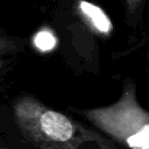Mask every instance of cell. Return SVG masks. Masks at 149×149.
<instances>
[{
	"label": "cell",
	"instance_id": "6da1fadb",
	"mask_svg": "<svg viewBox=\"0 0 149 149\" xmlns=\"http://www.w3.org/2000/svg\"><path fill=\"white\" fill-rule=\"evenodd\" d=\"M13 116L21 134L40 149H119L93 126L52 109L30 94L15 99Z\"/></svg>",
	"mask_w": 149,
	"mask_h": 149
},
{
	"label": "cell",
	"instance_id": "7a4b0ae2",
	"mask_svg": "<svg viewBox=\"0 0 149 149\" xmlns=\"http://www.w3.org/2000/svg\"><path fill=\"white\" fill-rule=\"evenodd\" d=\"M72 111L118 146L126 149H149V109L140 104L134 79H123L121 93L114 102Z\"/></svg>",
	"mask_w": 149,
	"mask_h": 149
},
{
	"label": "cell",
	"instance_id": "3957f363",
	"mask_svg": "<svg viewBox=\"0 0 149 149\" xmlns=\"http://www.w3.org/2000/svg\"><path fill=\"white\" fill-rule=\"evenodd\" d=\"M127 26L136 31L142 30L144 24V9L147 0H122Z\"/></svg>",
	"mask_w": 149,
	"mask_h": 149
},
{
	"label": "cell",
	"instance_id": "277c9868",
	"mask_svg": "<svg viewBox=\"0 0 149 149\" xmlns=\"http://www.w3.org/2000/svg\"><path fill=\"white\" fill-rule=\"evenodd\" d=\"M24 38L0 33V59L6 56H12L22 52L24 50Z\"/></svg>",
	"mask_w": 149,
	"mask_h": 149
},
{
	"label": "cell",
	"instance_id": "5b68a950",
	"mask_svg": "<svg viewBox=\"0 0 149 149\" xmlns=\"http://www.w3.org/2000/svg\"><path fill=\"white\" fill-rule=\"evenodd\" d=\"M0 149H7V148H6V147H3V146H1V144H0Z\"/></svg>",
	"mask_w": 149,
	"mask_h": 149
},
{
	"label": "cell",
	"instance_id": "8992f818",
	"mask_svg": "<svg viewBox=\"0 0 149 149\" xmlns=\"http://www.w3.org/2000/svg\"><path fill=\"white\" fill-rule=\"evenodd\" d=\"M148 61H149V55H148Z\"/></svg>",
	"mask_w": 149,
	"mask_h": 149
}]
</instances>
